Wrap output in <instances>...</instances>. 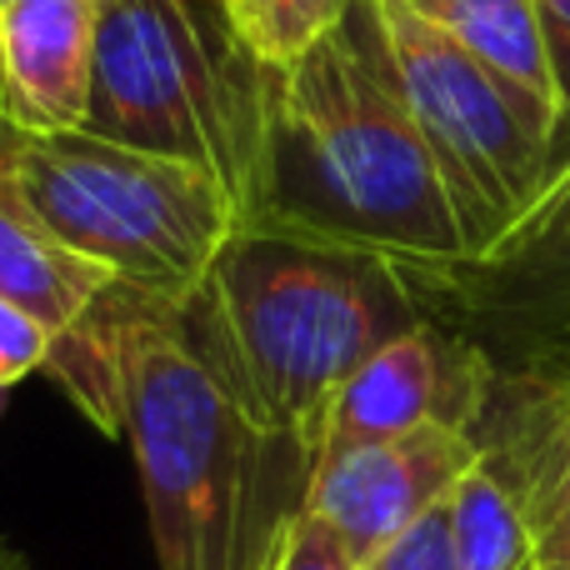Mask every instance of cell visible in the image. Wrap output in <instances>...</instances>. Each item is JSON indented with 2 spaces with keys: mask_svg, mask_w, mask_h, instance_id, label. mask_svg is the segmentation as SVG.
Returning a JSON list of instances; mask_svg holds the SVG:
<instances>
[{
  "mask_svg": "<svg viewBox=\"0 0 570 570\" xmlns=\"http://www.w3.org/2000/svg\"><path fill=\"white\" fill-rule=\"evenodd\" d=\"M46 371L100 431L130 441L160 570L276 566L315 455L250 421L180 305L116 281L50 345Z\"/></svg>",
  "mask_w": 570,
  "mask_h": 570,
  "instance_id": "obj_1",
  "label": "cell"
},
{
  "mask_svg": "<svg viewBox=\"0 0 570 570\" xmlns=\"http://www.w3.org/2000/svg\"><path fill=\"white\" fill-rule=\"evenodd\" d=\"M240 230L371 250L415 281L471 266L375 0H351L301 56L266 66Z\"/></svg>",
  "mask_w": 570,
  "mask_h": 570,
  "instance_id": "obj_2",
  "label": "cell"
},
{
  "mask_svg": "<svg viewBox=\"0 0 570 570\" xmlns=\"http://www.w3.org/2000/svg\"><path fill=\"white\" fill-rule=\"evenodd\" d=\"M180 311L250 421L311 455L335 391L425 321L395 261L276 230H236Z\"/></svg>",
  "mask_w": 570,
  "mask_h": 570,
  "instance_id": "obj_3",
  "label": "cell"
},
{
  "mask_svg": "<svg viewBox=\"0 0 570 570\" xmlns=\"http://www.w3.org/2000/svg\"><path fill=\"white\" fill-rule=\"evenodd\" d=\"M0 166L60 246L170 305L200 291L220 246L240 230L236 196L210 170L90 130H20Z\"/></svg>",
  "mask_w": 570,
  "mask_h": 570,
  "instance_id": "obj_4",
  "label": "cell"
},
{
  "mask_svg": "<svg viewBox=\"0 0 570 570\" xmlns=\"http://www.w3.org/2000/svg\"><path fill=\"white\" fill-rule=\"evenodd\" d=\"M256 60L226 26H210L196 0H110L96 10V70L86 126L100 140L200 166L246 196L261 136Z\"/></svg>",
  "mask_w": 570,
  "mask_h": 570,
  "instance_id": "obj_5",
  "label": "cell"
},
{
  "mask_svg": "<svg viewBox=\"0 0 570 570\" xmlns=\"http://www.w3.org/2000/svg\"><path fill=\"white\" fill-rule=\"evenodd\" d=\"M395 80L441 170L471 266H501L551 176V136L481 70L435 20L401 0H375Z\"/></svg>",
  "mask_w": 570,
  "mask_h": 570,
  "instance_id": "obj_6",
  "label": "cell"
},
{
  "mask_svg": "<svg viewBox=\"0 0 570 570\" xmlns=\"http://www.w3.org/2000/svg\"><path fill=\"white\" fill-rule=\"evenodd\" d=\"M485 455L475 431L421 425L395 441L351 445L315 461L305 485V515L325 525L355 570L375 566L421 515L451 501L461 475Z\"/></svg>",
  "mask_w": 570,
  "mask_h": 570,
  "instance_id": "obj_7",
  "label": "cell"
},
{
  "mask_svg": "<svg viewBox=\"0 0 570 570\" xmlns=\"http://www.w3.org/2000/svg\"><path fill=\"white\" fill-rule=\"evenodd\" d=\"M481 391H485L481 355L471 345L451 341L445 331H435L431 321H421L415 331L381 345L335 391L321 425V455L371 441H395V435H411L421 425L471 431L475 411H481Z\"/></svg>",
  "mask_w": 570,
  "mask_h": 570,
  "instance_id": "obj_8",
  "label": "cell"
},
{
  "mask_svg": "<svg viewBox=\"0 0 570 570\" xmlns=\"http://www.w3.org/2000/svg\"><path fill=\"white\" fill-rule=\"evenodd\" d=\"M96 0H6L0 80L6 110L36 136L80 130L96 70Z\"/></svg>",
  "mask_w": 570,
  "mask_h": 570,
  "instance_id": "obj_9",
  "label": "cell"
},
{
  "mask_svg": "<svg viewBox=\"0 0 570 570\" xmlns=\"http://www.w3.org/2000/svg\"><path fill=\"white\" fill-rule=\"evenodd\" d=\"M110 281L100 266H90L86 256L66 250L20 200L16 180L0 166V301L26 311L30 321H40L50 335H70L90 315V305L110 291Z\"/></svg>",
  "mask_w": 570,
  "mask_h": 570,
  "instance_id": "obj_10",
  "label": "cell"
},
{
  "mask_svg": "<svg viewBox=\"0 0 570 570\" xmlns=\"http://www.w3.org/2000/svg\"><path fill=\"white\" fill-rule=\"evenodd\" d=\"M421 16L435 20L481 70H491L515 106L556 140V76L535 0H431Z\"/></svg>",
  "mask_w": 570,
  "mask_h": 570,
  "instance_id": "obj_11",
  "label": "cell"
},
{
  "mask_svg": "<svg viewBox=\"0 0 570 570\" xmlns=\"http://www.w3.org/2000/svg\"><path fill=\"white\" fill-rule=\"evenodd\" d=\"M455 570H531V521L521 481L491 451L461 475L445 501Z\"/></svg>",
  "mask_w": 570,
  "mask_h": 570,
  "instance_id": "obj_12",
  "label": "cell"
},
{
  "mask_svg": "<svg viewBox=\"0 0 570 570\" xmlns=\"http://www.w3.org/2000/svg\"><path fill=\"white\" fill-rule=\"evenodd\" d=\"M525 521H531V570H570V425L566 415L535 451L521 481Z\"/></svg>",
  "mask_w": 570,
  "mask_h": 570,
  "instance_id": "obj_13",
  "label": "cell"
},
{
  "mask_svg": "<svg viewBox=\"0 0 570 570\" xmlns=\"http://www.w3.org/2000/svg\"><path fill=\"white\" fill-rule=\"evenodd\" d=\"M351 0H271V36H266V66L291 60L311 46L315 36L345 16Z\"/></svg>",
  "mask_w": 570,
  "mask_h": 570,
  "instance_id": "obj_14",
  "label": "cell"
},
{
  "mask_svg": "<svg viewBox=\"0 0 570 570\" xmlns=\"http://www.w3.org/2000/svg\"><path fill=\"white\" fill-rule=\"evenodd\" d=\"M566 240H570V160L551 170V180L541 186L531 216L521 220V230L511 236V246H505L501 261L531 256V250H546V246H566Z\"/></svg>",
  "mask_w": 570,
  "mask_h": 570,
  "instance_id": "obj_15",
  "label": "cell"
},
{
  "mask_svg": "<svg viewBox=\"0 0 570 570\" xmlns=\"http://www.w3.org/2000/svg\"><path fill=\"white\" fill-rule=\"evenodd\" d=\"M535 10H541L551 76H556V140H551V170H556L570 160V0H535Z\"/></svg>",
  "mask_w": 570,
  "mask_h": 570,
  "instance_id": "obj_16",
  "label": "cell"
},
{
  "mask_svg": "<svg viewBox=\"0 0 570 570\" xmlns=\"http://www.w3.org/2000/svg\"><path fill=\"white\" fill-rule=\"evenodd\" d=\"M50 345H56V335H50L46 325L30 321V315L16 311V305L0 301V391H10L16 381L46 371V365H50Z\"/></svg>",
  "mask_w": 570,
  "mask_h": 570,
  "instance_id": "obj_17",
  "label": "cell"
},
{
  "mask_svg": "<svg viewBox=\"0 0 570 570\" xmlns=\"http://www.w3.org/2000/svg\"><path fill=\"white\" fill-rule=\"evenodd\" d=\"M375 570H455V556H451V511L435 505L431 515L411 525L391 551L375 561Z\"/></svg>",
  "mask_w": 570,
  "mask_h": 570,
  "instance_id": "obj_18",
  "label": "cell"
},
{
  "mask_svg": "<svg viewBox=\"0 0 570 570\" xmlns=\"http://www.w3.org/2000/svg\"><path fill=\"white\" fill-rule=\"evenodd\" d=\"M271 570H355V561L345 556V546L335 541L315 515L301 511L291 521V531H285L281 556H276V566Z\"/></svg>",
  "mask_w": 570,
  "mask_h": 570,
  "instance_id": "obj_19",
  "label": "cell"
},
{
  "mask_svg": "<svg viewBox=\"0 0 570 570\" xmlns=\"http://www.w3.org/2000/svg\"><path fill=\"white\" fill-rule=\"evenodd\" d=\"M226 26L256 60H266V36H271V0H216Z\"/></svg>",
  "mask_w": 570,
  "mask_h": 570,
  "instance_id": "obj_20",
  "label": "cell"
},
{
  "mask_svg": "<svg viewBox=\"0 0 570 570\" xmlns=\"http://www.w3.org/2000/svg\"><path fill=\"white\" fill-rule=\"evenodd\" d=\"M20 130H26V126H20V120L10 116L6 106H0V160L10 156V146H16V140H20Z\"/></svg>",
  "mask_w": 570,
  "mask_h": 570,
  "instance_id": "obj_21",
  "label": "cell"
},
{
  "mask_svg": "<svg viewBox=\"0 0 570 570\" xmlns=\"http://www.w3.org/2000/svg\"><path fill=\"white\" fill-rule=\"evenodd\" d=\"M0 570H30V566H26V556H20V551L0 546Z\"/></svg>",
  "mask_w": 570,
  "mask_h": 570,
  "instance_id": "obj_22",
  "label": "cell"
},
{
  "mask_svg": "<svg viewBox=\"0 0 570 570\" xmlns=\"http://www.w3.org/2000/svg\"><path fill=\"white\" fill-rule=\"evenodd\" d=\"M0 106H6V80H0Z\"/></svg>",
  "mask_w": 570,
  "mask_h": 570,
  "instance_id": "obj_23",
  "label": "cell"
},
{
  "mask_svg": "<svg viewBox=\"0 0 570 570\" xmlns=\"http://www.w3.org/2000/svg\"><path fill=\"white\" fill-rule=\"evenodd\" d=\"M566 425H570V401H566Z\"/></svg>",
  "mask_w": 570,
  "mask_h": 570,
  "instance_id": "obj_24",
  "label": "cell"
},
{
  "mask_svg": "<svg viewBox=\"0 0 570 570\" xmlns=\"http://www.w3.org/2000/svg\"><path fill=\"white\" fill-rule=\"evenodd\" d=\"M96 6H110V0H96Z\"/></svg>",
  "mask_w": 570,
  "mask_h": 570,
  "instance_id": "obj_25",
  "label": "cell"
},
{
  "mask_svg": "<svg viewBox=\"0 0 570 570\" xmlns=\"http://www.w3.org/2000/svg\"><path fill=\"white\" fill-rule=\"evenodd\" d=\"M365 570H375V566H365Z\"/></svg>",
  "mask_w": 570,
  "mask_h": 570,
  "instance_id": "obj_26",
  "label": "cell"
},
{
  "mask_svg": "<svg viewBox=\"0 0 570 570\" xmlns=\"http://www.w3.org/2000/svg\"><path fill=\"white\" fill-rule=\"evenodd\" d=\"M0 6H6V0H0Z\"/></svg>",
  "mask_w": 570,
  "mask_h": 570,
  "instance_id": "obj_27",
  "label": "cell"
},
{
  "mask_svg": "<svg viewBox=\"0 0 570 570\" xmlns=\"http://www.w3.org/2000/svg\"><path fill=\"white\" fill-rule=\"evenodd\" d=\"M566 246H570V240H566Z\"/></svg>",
  "mask_w": 570,
  "mask_h": 570,
  "instance_id": "obj_28",
  "label": "cell"
}]
</instances>
